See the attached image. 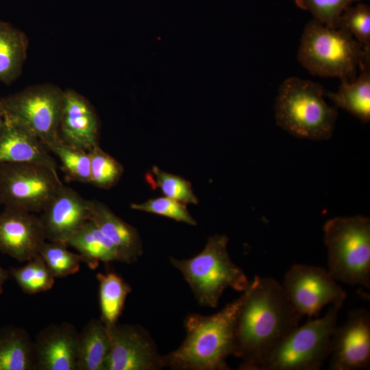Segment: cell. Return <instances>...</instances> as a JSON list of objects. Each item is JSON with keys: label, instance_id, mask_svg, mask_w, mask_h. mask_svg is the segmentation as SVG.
I'll return each instance as SVG.
<instances>
[{"label": "cell", "instance_id": "1", "mask_svg": "<svg viewBox=\"0 0 370 370\" xmlns=\"http://www.w3.org/2000/svg\"><path fill=\"white\" fill-rule=\"evenodd\" d=\"M243 293L234 323V356L241 360L238 369L258 370L268 353L299 325L301 316L274 278L256 275Z\"/></svg>", "mask_w": 370, "mask_h": 370}, {"label": "cell", "instance_id": "2", "mask_svg": "<svg viewBox=\"0 0 370 370\" xmlns=\"http://www.w3.org/2000/svg\"><path fill=\"white\" fill-rule=\"evenodd\" d=\"M243 293L218 312L185 319L186 337L174 351L162 356L164 367L174 370H230L227 358L234 356V323Z\"/></svg>", "mask_w": 370, "mask_h": 370}, {"label": "cell", "instance_id": "3", "mask_svg": "<svg viewBox=\"0 0 370 370\" xmlns=\"http://www.w3.org/2000/svg\"><path fill=\"white\" fill-rule=\"evenodd\" d=\"M297 58L312 75L353 82L357 69L370 63V53L348 32L313 19L304 29Z\"/></svg>", "mask_w": 370, "mask_h": 370}, {"label": "cell", "instance_id": "4", "mask_svg": "<svg viewBox=\"0 0 370 370\" xmlns=\"http://www.w3.org/2000/svg\"><path fill=\"white\" fill-rule=\"evenodd\" d=\"M317 83L291 77L280 86L274 106L276 123L291 135L311 140L331 138L338 116Z\"/></svg>", "mask_w": 370, "mask_h": 370}, {"label": "cell", "instance_id": "5", "mask_svg": "<svg viewBox=\"0 0 370 370\" xmlns=\"http://www.w3.org/2000/svg\"><path fill=\"white\" fill-rule=\"evenodd\" d=\"M228 241L225 234H215L208 238L204 249L195 256L170 258L171 264L181 272L201 306L216 308L225 289L243 292L249 284L243 270L231 260Z\"/></svg>", "mask_w": 370, "mask_h": 370}, {"label": "cell", "instance_id": "6", "mask_svg": "<svg viewBox=\"0 0 370 370\" xmlns=\"http://www.w3.org/2000/svg\"><path fill=\"white\" fill-rule=\"evenodd\" d=\"M328 271L335 280L370 287V219L337 217L323 226Z\"/></svg>", "mask_w": 370, "mask_h": 370}, {"label": "cell", "instance_id": "7", "mask_svg": "<svg viewBox=\"0 0 370 370\" xmlns=\"http://www.w3.org/2000/svg\"><path fill=\"white\" fill-rule=\"evenodd\" d=\"M341 308L331 305L323 317L291 330L268 353L258 370H319L330 356Z\"/></svg>", "mask_w": 370, "mask_h": 370}, {"label": "cell", "instance_id": "8", "mask_svg": "<svg viewBox=\"0 0 370 370\" xmlns=\"http://www.w3.org/2000/svg\"><path fill=\"white\" fill-rule=\"evenodd\" d=\"M64 90L53 84L28 86L1 97L5 119L32 133L47 147L60 138Z\"/></svg>", "mask_w": 370, "mask_h": 370}, {"label": "cell", "instance_id": "9", "mask_svg": "<svg viewBox=\"0 0 370 370\" xmlns=\"http://www.w3.org/2000/svg\"><path fill=\"white\" fill-rule=\"evenodd\" d=\"M63 184L56 171L36 164H0L1 203L40 213Z\"/></svg>", "mask_w": 370, "mask_h": 370}, {"label": "cell", "instance_id": "10", "mask_svg": "<svg viewBox=\"0 0 370 370\" xmlns=\"http://www.w3.org/2000/svg\"><path fill=\"white\" fill-rule=\"evenodd\" d=\"M281 285L295 310L309 318L317 317L327 305L341 307L347 297L328 269L317 266L293 264Z\"/></svg>", "mask_w": 370, "mask_h": 370}, {"label": "cell", "instance_id": "11", "mask_svg": "<svg viewBox=\"0 0 370 370\" xmlns=\"http://www.w3.org/2000/svg\"><path fill=\"white\" fill-rule=\"evenodd\" d=\"M110 352L104 370H158L164 368L162 356L150 334L142 326L117 323L107 328Z\"/></svg>", "mask_w": 370, "mask_h": 370}, {"label": "cell", "instance_id": "12", "mask_svg": "<svg viewBox=\"0 0 370 370\" xmlns=\"http://www.w3.org/2000/svg\"><path fill=\"white\" fill-rule=\"evenodd\" d=\"M330 369L358 370L370 365V313L350 311L345 323L336 327L332 338Z\"/></svg>", "mask_w": 370, "mask_h": 370}, {"label": "cell", "instance_id": "13", "mask_svg": "<svg viewBox=\"0 0 370 370\" xmlns=\"http://www.w3.org/2000/svg\"><path fill=\"white\" fill-rule=\"evenodd\" d=\"M40 217L23 209L5 207L0 212V251L19 262L39 254L46 241Z\"/></svg>", "mask_w": 370, "mask_h": 370}, {"label": "cell", "instance_id": "14", "mask_svg": "<svg viewBox=\"0 0 370 370\" xmlns=\"http://www.w3.org/2000/svg\"><path fill=\"white\" fill-rule=\"evenodd\" d=\"M40 213L46 238L66 244L89 220L88 200L62 184Z\"/></svg>", "mask_w": 370, "mask_h": 370}, {"label": "cell", "instance_id": "15", "mask_svg": "<svg viewBox=\"0 0 370 370\" xmlns=\"http://www.w3.org/2000/svg\"><path fill=\"white\" fill-rule=\"evenodd\" d=\"M78 332L68 322L53 323L34 340L35 370H77Z\"/></svg>", "mask_w": 370, "mask_h": 370}, {"label": "cell", "instance_id": "16", "mask_svg": "<svg viewBox=\"0 0 370 370\" xmlns=\"http://www.w3.org/2000/svg\"><path fill=\"white\" fill-rule=\"evenodd\" d=\"M99 123L88 99L73 89L64 90L59 135L65 143L90 150L99 145Z\"/></svg>", "mask_w": 370, "mask_h": 370}, {"label": "cell", "instance_id": "17", "mask_svg": "<svg viewBox=\"0 0 370 370\" xmlns=\"http://www.w3.org/2000/svg\"><path fill=\"white\" fill-rule=\"evenodd\" d=\"M89 219L112 242L117 261L132 264L142 256V241L137 230L116 215L102 201L88 200Z\"/></svg>", "mask_w": 370, "mask_h": 370}, {"label": "cell", "instance_id": "18", "mask_svg": "<svg viewBox=\"0 0 370 370\" xmlns=\"http://www.w3.org/2000/svg\"><path fill=\"white\" fill-rule=\"evenodd\" d=\"M49 151L36 136L5 119V127L0 134V164L32 163L57 172L56 162Z\"/></svg>", "mask_w": 370, "mask_h": 370}, {"label": "cell", "instance_id": "19", "mask_svg": "<svg viewBox=\"0 0 370 370\" xmlns=\"http://www.w3.org/2000/svg\"><path fill=\"white\" fill-rule=\"evenodd\" d=\"M110 347L109 331L92 319L78 332L77 370H104Z\"/></svg>", "mask_w": 370, "mask_h": 370}, {"label": "cell", "instance_id": "20", "mask_svg": "<svg viewBox=\"0 0 370 370\" xmlns=\"http://www.w3.org/2000/svg\"><path fill=\"white\" fill-rule=\"evenodd\" d=\"M28 47L25 33L0 19V82L10 85L21 75Z\"/></svg>", "mask_w": 370, "mask_h": 370}, {"label": "cell", "instance_id": "21", "mask_svg": "<svg viewBox=\"0 0 370 370\" xmlns=\"http://www.w3.org/2000/svg\"><path fill=\"white\" fill-rule=\"evenodd\" d=\"M34 340L22 328L0 329V370H35Z\"/></svg>", "mask_w": 370, "mask_h": 370}, {"label": "cell", "instance_id": "22", "mask_svg": "<svg viewBox=\"0 0 370 370\" xmlns=\"http://www.w3.org/2000/svg\"><path fill=\"white\" fill-rule=\"evenodd\" d=\"M66 245L76 249L83 262L92 270L100 262L117 261L115 246L90 219L67 241Z\"/></svg>", "mask_w": 370, "mask_h": 370}, {"label": "cell", "instance_id": "23", "mask_svg": "<svg viewBox=\"0 0 370 370\" xmlns=\"http://www.w3.org/2000/svg\"><path fill=\"white\" fill-rule=\"evenodd\" d=\"M361 73L353 82L341 81L336 92L324 94L335 104L363 123L370 120V66L360 69Z\"/></svg>", "mask_w": 370, "mask_h": 370}, {"label": "cell", "instance_id": "24", "mask_svg": "<svg viewBox=\"0 0 370 370\" xmlns=\"http://www.w3.org/2000/svg\"><path fill=\"white\" fill-rule=\"evenodd\" d=\"M100 319L107 328L118 323L127 295L132 291L130 285L114 272L98 273Z\"/></svg>", "mask_w": 370, "mask_h": 370}, {"label": "cell", "instance_id": "25", "mask_svg": "<svg viewBox=\"0 0 370 370\" xmlns=\"http://www.w3.org/2000/svg\"><path fill=\"white\" fill-rule=\"evenodd\" d=\"M62 164V169L69 180L90 183V158L88 151L69 145L61 138L47 147Z\"/></svg>", "mask_w": 370, "mask_h": 370}, {"label": "cell", "instance_id": "26", "mask_svg": "<svg viewBox=\"0 0 370 370\" xmlns=\"http://www.w3.org/2000/svg\"><path fill=\"white\" fill-rule=\"evenodd\" d=\"M23 267L11 268L10 275L25 293L34 295L50 290L55 278L40 254Z\"/></svg>", "mask_w": 370, "mask_h": 370}, {"label": "cell", "instance_id": "27", "mask_svg": "<svg viewBox=\"0 0 370 370\" xmlns=\"http://www.w3.org/2000/svg\"><path fill=\"white\" fill-rule=\"evenodd\" d=\"M67 247L62 242L45 241L39 251V254L55 278L76 273L82 262H84L79 254L69 251Z\"/></svg>", "mask_w": 370, "mask_h": 370}, {"label": "cell", "instance_id": "28", "mask_svg": "<svg viewBox=\"0 0 370 370\" xmlns=\"http://www.w3.org/2000/svg\"><path fill=\"white\" fill-rule=\"evenodd\" d=\"M90 158V184L103 189H110L120 180L123 167L116 159L105 152L99 145L88 151Z\"/></svg>", "mask_w": 370, "mask_h": 370}, {"label": "cell", "instance_id": "29", "mask_svg": "<svg viewBox=\"0 0 370 370\" xmlns=\"http://www.w3.org/2000/svg\"><path fill=\"white\" fill-rule=\"evenodd\" d=\"M150 184L158 187L165 197L174 199L185 205L197 204L198 199L189 182L153 166L147 176Z\"/></svg>", "mask_w": 370, "mask_h": 370}, {"label": "cell", "instance_id": "30", "mask_svg": "<svg viewBox=\"0 0 370 370\" xmlns=\"http://www.w3.org/2000/svg\"><path fill=\"white\" fill-rule=\"evenodd\" d=\"M348 32L370 53V8L366 4L347 6L341 14L337 27Z\"/></svg>", "mask_w": 370, "mask_h": 370}, {"label": "cell", "instance_id": "31", "mask_svg": "<svg viewBox=\"0 0 370 370\" xmlns=\"http://www.w3.org/2000/svg\"><path fill=\"white\" fill-rule=\"evenodd\" d=\"M130 208L164 216L190 225H197V221L189 213L186 205L170 197H162L151 199L141 204H132Z\"/></svg>", "mask_w": 370, "mask_h": 370}, {"label": "cell", "instance_id": "32", "mask_svg": "<svg viewBox=\"0 0 370 370\" xmlns=\"http://www.w3.org/2000/svg\"><path fill=\"white\" fill-rule=\"evenodd\" d=\"M356 1L359 0H295L296 5L309 11L314 19L334 28L337 27L344 10Z\"/></svg>", "mask_w": 370, "mask_h": 370}, {"label": "cell", "instance_id": "33", "mask_svg": "<svg viewBox=\"0 0 370 370\" xmlns=\"http://www.w3.org/2000/svg\"><path fill=\"white\" fill-rule=\"evenodd\" d=\"M10 271L0 265V294L3 291V284L10 277Z\"/></svg>", "mask_w": 370, "mask_h": 370}, {"label": "cell", "instance_id": "34", "mask_svg": "<svg viewBox=\"0 0 370 370\" xmlns=\"http://www.w3.org/2000/svg\"><path fill=\"white\" fill-rule=\"evenodd\" d=\"M5 125V119L3 111L0 104V134L2 132Z\"/></svg>", "mask_w": 370, "mask_h": 370}, {"label": "cell", "instance_id": "35", "mask_svg": "<svg viewBox=\"0 0 370 370\" xmlns=\"http://www.w3.org/2000/svg\"><path fill=\"white\" fill-rule=\"evenodd\" d=\"M1 203V189H0V204Z\"/></svg>", "mask_w": 370, "mask_h": 370}]
</instances>
